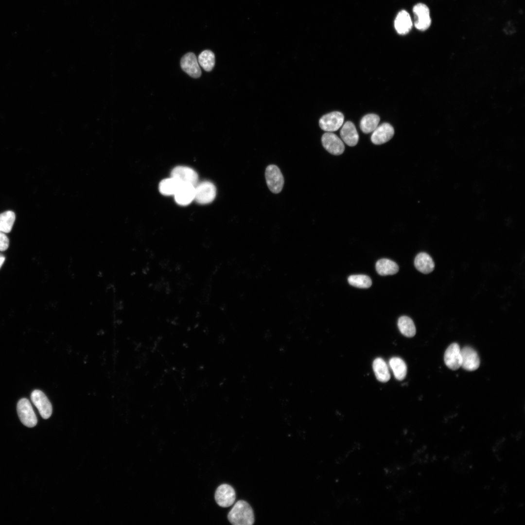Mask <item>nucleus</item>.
<instances>
[{
	"mask_svg": "<svg viewBox=\"0 0 525 525\" xmlns=\"http://www.w3.org/2000/svg\"><path fill=\"white\" fill-rule=\"evenodd\" d=\"M229 522L233 525H252L254 522L253 511L245 501L239 500L228 515Z\"/></svg>",
	"mask_w": 525,
	"mask_h": 525,
	"instance_id": "nucleus-1",
	"label": "nucleus"
},
{
	"mask_svg": "<svg viewBox=\"0 0 525 525\" xmlns=\"http://www.w3.org/2000/svg\"><path fill=\"white\" fill-rule=\"evenodd\" d=\"M265 177L268 188L271 192L278 193L281 191L284 180L277 166L274 164L268 165L265 169Z\"/></svg>",
	"mask_w": 525,
	"mask_h": 525,
	"instance_id": "nucleus-2",
	"label": "nucleus"
},
{
	"mask_svg": "<svg viewBox=\"0 0 525 525\" xmlns=\"http://www.w3.org/2000/svg\"><path fill=\"white\" fill-rule=\"evenodd\" d=\"M17 410L18 417L25 426L32 428L37 423L36 416L30 401L26 398L20 399L18 402Z\"/></svg>",
	"mask_w": 525,
	"mask_h": 525,
	"instance_id": "nucleus-3",
	"label": "nucleus"
},
{
	"mask_svg": "<svg viewBox=\"0 0 525 525\" xmlns=\"http://www.w3.org/2000/svg\"><path fill=\"white\" fill-rule=\"evenodd\" d=\"M194 187V200L198 203L207 204L214 199L216 190L212 183L205 181L197 184Z\"/></svg>",
	"mask_w": 525,
	"mask_h": 525,
	"instance_id": "nucleus-4",
	"label": "nucleus"
},
{
	"mask_svg": "<svg viewBox=\"0 0 525 525\" xmlns=\"http://www.w3.org/2000/svg\"><path fill=\"white\" fill-rule=\"evenodd\" d=\"M31 399L42 418L47 419L51 417L52 411V406L42 391L38 389L34 390L31 393Z\"/></svg>",
	"mask_w": 525,
	"mask_h": 525,
	"instance_id": "nucleus-5",
	"label": "nucleus"
},
{
	"mask_svg": "<svg viewBox=\"0 0 525 525\" xmlns=\"http://www.w3.org/2000/svg\"><path fill=\"white\" fill-rule=\"evenodd\" d=\"M413 11L415 15V27L422 31L428 29L431 24V18L427 6L423 3H418L414 6Z\"/></svg>",
	"mask_w": 525,
	"mask_h": 525,
	"instance_id": "nucleus-6",
	"label": "nucleus"
},
{
	"mask_svg": "<svg viewBox=\"0 0 525 525\" xmlns=\"http://www.w3.org/2000/svg\"><path fill=\"white\" fill-rule=\"evenodd\" d=\"M344 120V117L341 112L333 111L321 117L319 121V125L324 131L334 132L342 126Z\"/></svg>",
	"mask_w": 525,
	"mask_h": 525,
	"instance_id": "nucleus-7",
	"label": "nucleus"
},
{
	"mask_svg": "<svg viewBox=\"0 0 525 525\" xmlns=\"http://www.w3.org/2000/svg\"><path fill=\"white\" fill-rule=\"evenodd\" d=\"M216 503L223 508L228 507L234 503L236 494L234 489L229 485L223 484L216 490L214 495Z\"/></svg>",
	"mask_w": 525,
	"mask_h": 525,
	"instance_id": "nucleus-8",
	"label": "nucleus"
},
{
	"mask_svg": "<svg viewBox=\"0 0 525 525\" xmlns=\"http://www.w3.org/2000/svg\"><path fill=\"white\" fill-rule=\"evenodd\" d=\"M321 142L324 148L332 155H339L344 151L343 142L333 133H325L321 137Z\"/></svg>",
	"mask_w": 525,
	"mask_h": 525,
	"instance_id": "nucleus-9",
	"label": "nucleus"
},
{
	"mask_svg": "<svg viewBox=\"0 0 525 525\" xmlns=\"http://www.w3.org/2000/svg\"><path fill=\"white\" fill-rule=\"evenodd\" d=\"M171 176L182 183L190 184L194 186L197 184L198 179V175L194 170L184 166L175 167L171 172Z\"/></svg>",
	"mask_w": 525,
	"mask_h": 525,
	"instance_id": "nucleus-10",
	"label": "nucleus"
},
{
	"mask_svg": "<svg viewBox=\"0 0 525 525\" xmlns=\"http://www.w3.org/2000/svg\"><path fill=\"white\" fill-rule=\"evenodd\" d=\"M444 359L446 365L451 369L455 370L461 367V349L457 343H453L447 348Z\"/></svg>",
	"mask_w": 525,
	"mask_h": 525,
	"instance_id": "nucleus-11",
	"label": "nucleus"
},
{
	"mask_svg": "<svg viewBox=\"0 0 525 525\" xmlns=\"http://www.w3.org/2000/svg\"><path fill=\"white\" fill-rule=\"evenodd\" d=\"M180 65L183 70L193 78H199L201 75L197 59L192 52H188L182 57Z\"/></svg>",
	"mask_w": 525,
	"mask_h": 525,
	"instance_id": "nucleus-12",
	"label": "nucleus"
},
{
	"mask_svg": "<svg viewBox=\"0 0 525 525\" xmlns=\"http://www.w3.org/2000/svg\"><path fill=\"white\" fill-rule=\"evenodd\" d=\"M372 132V142L379 145L389 141L394 135V130L391 124L385 122L377 126Z\"/></svg>",
	"mask_w": 525,
	"mask_h": 525,
	"instance_id": "nucleus-13",
	"label": "nucleus"
},
{
	"mask_svg": "<svg viewBox=\"0 0 525 525\" xmlns=\"http://www.w3.org/2000/svg\"><path fill=\"white\" fill-rule=\"evenodd\" d=\"M462 355L461 367L469 371L476 370L479 366L480 360L477 352L470 347H465L461 350Z\"/></svg>",
	"mask_w": 525,
	"mask_h": 525,
	"instance_id": "nucleus-14",
	"label": "nucleus"
},
{
	"mask_svg": "<svg viewBox=\"0 0 525 525\" xmlns=\"http://www.w3.org/2000/svg\"><path fill=\"white\" fill-rule=\"evenodd\" d=\"M194 186L188 183H182L174 195L176 203L181 206H186L194 199Z\"/></svg>",
	"mask_w": 525,
	"mask_h": 525,
	"instance_id": "nucleus-15",
	"label": "nucleus"
},
{
	"mask_svg": "<svg viewBox=\"0 0 525 525\" xmlns=\"http://www.w3.org/2000/svg\"><path fill=\"white\" fill-rule=\"evenodd\" d=\"M340 134L344 142L350 146H355L358 141V132L351 122L348 121L343 124Z\"/></svg>",
	"mask_w": 525,
	"mask_h": 525,
	"instance_id": "nucleus-16",
	"label": "nucleus"
},
{
	"mask_svg": "<svg viewBox=\"0 0 525 525\" xmlns=\"http://www.w3.org/2000/svg\"><path fill=\"white\" fill-rule=\"evenodd\" d=\"M414 265L418 270L424 274L430 273L435 268L433 259L429 255L425 252H420L417 255L414 260Z\"/></svg>",
	"mask_w": 525,
	"mask_h": 525,
	"instance_id": "nucleus-17",
	"label": "nucleus"
},
{
	"mask_svg": "<svg viewBox=\"0 0 525 525\" xmlns=\"http://www.w3.org/2000/svg\"><path fill=\"white\" fill-rule=\"evenodd\" d=\"M394 25L399 34H407L412 27V22L409 14L404 10L400 11L395 18Z\"/></svg>",
	"mask_w": 525,
	"mask_h": 525,
	"instance_id": "nucleus-18",
	"label": "nucleus"
},
{
	"mask_svg": "<svg viewBox=\"0 0 525 525\" xmlns=\"http://www.w3.org/2000/svg\"><path fill=\"white\" fill-rule=\"evenodd\" d=\"M399 269L395 262L388 259H381L376 263V271L381 276L394 275L398 272Z\"/></svg>",
	"mask_w": 525,
	"mask_h": 525,
	"instance_id": "nucleus-19",
	"label": "nucleus"
},
{
	"mask_svg": "<svg viewBox=\"0 0 525 525\" xmlns=\"http://www.w3.org/2000/svg\"><path fill=\"white\" fill-rule=\"evenodd\" d=\"M373 369L377 379L381 382H386L390 378L388 366L381 358L375 359L373 362Z\"/></svg>",
	"mask_w": 525,
	"mask_h": 525,
	"instance_id": "nucleus-20",
	"label": "nucleus"
},
{
	"mask_svg": "<svg viewBox=\"0 0 525 525\" xmlns=\"http://www.w3.org/2000/svg\"><path fill=\"white\" fill-rule=\"evenodd\" d=\"M182 183H183L171 176L160 181L159 184V190L163 195H174Z\"/></svg>",
	"mask_w": 525,
	"mask_h": 525,
	"instance_id": "nucleus-21",
	"label": "nucleus"
},
{
	"mask_svg": "<svg viewBox=\"0 0 525 525\" xmlns=\"http://www.w3.org/2000/svg\"><path fill=\"white\" fill-rule=\"evenodd\" d=\"M389 364L395 377L398 380H403L407 372L405 362L401 358L395 357L389 360Z\"/></svg>",
	"mask_w": 525,
	"mask_h": 525,
	"instance_id": "nucleus-22",
	"label": "nucleus"
},
{
	"mask_svg": "<svg viewBox=\"0 0 525 525\" xmlns=\"http://www.w3.org/2000/svg\"><path fill=\"white\" fill-rule=\"evenodd\" d=\"M380 120L379 116L375 114H368L364 116L360 124L361 130L366 134L372 132L378 126Z\"/></svg>",
	"mask_w": 525,
	"mask_h": 525,
	"instance_id": "nucleus-23",
	"label": "nucleus"
},
{
	"mask_svg": "<svg viewBox=\"0 0 525 525\" xmlns=\"http://www.w3.org/2000/svg\"><path fill=\"white\" fill-rule=\"evenodd\" d=\"M398 326L401 332L406 337H412L416 334L415 324L408 316H401L398 321Z\"/></svg>",
	"mask_w": 525,
	"mask_h": 525,
	"instance_id": "nucleus-24",
	"label": "nucleus"
},
{
	"mask_svg": "<svg viewBox=\"0 0 525 525\" xmlns=\"http://www.w3.org/2000/svg\"><path fill=\"white\" fill-rule=\"evenodd\" d=\"M197 60L205 70L210 71L215 65V55L212 51L204 50L199 54Z\"/></svg>",
	"mask_w": 525,
	"mask_h": 525,
	"instance_id": "nucleus-25",
	"label": "nucleus"
},
{
	"mask_svg": "<svg viewBox=\"0 0 525 525\" xmlns=\"http://www.w3.org/2000/svg\"><path fill=\"white\" fill-rule=\"evenodd\" d=\"M15 213L11 210L0 214V231L9 233L11 231L15 220Z\"/></svg>",
	"mask_w": 525,
	"mask_h": 525,
	"instance_id": "nucleus-26",
	"label": "nucleus"
},
{
	"mask_svg": "<svg viewBox=\"0 0 525 525\" xmlns=\"http://www.w3.org/2000/svg\"><path fill=\"white\" fill-rule=\"evenodd\" d=\"M348 281L350 285L359 288H368L372 284L371 279L365 275H351Z\"/></svg>",
	"mask_w": 525,
	"mask_h": 525,
	"instance_id": "nucleus-27",
	"label": "nucleus"
},
{
	"mask_svg": "<svg viewBox=\"0 0 525 525\" xmlns=\"http://www.w3.org/2000/svg\"><path fill=\"white\" fill-rule=\"evenodd\" d=\"M9 246V239L5 233L0 231V251L6 250Z\"/></svg>",
	"mask_w": 525,
	"mask_h": 525,
	"instance_id": "nucleus-28",
	"label": "nucleus"
},
{
	"mask_svg": "<svg viewBox=\"0 0 525 525\" xmlns=\"http://www.w3.org/2000/svg\"><path fill=\"white\" fill-rule=\"evenodd\" d=\"M4 260H5L4 257H3L2 256H0V268L2 266L3 263L4 262Z\"/></svg>",
	"mask_w": 525,
	"mask_h": 525,
	"instance_id": "nucleus-29",
	"label": "nucleus"
}]
</instances>
